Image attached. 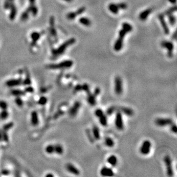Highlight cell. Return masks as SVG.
<instances>
[{
	"label": "cell",
	"instance_id": "obj_30",
	"mask_svg": "<svg viewBox=\"0 0 177 177\" xmlns=\"http://www.w3.org/2000/svg\"><path fill=\"white\" fill-rule=\"evenodd\" d=\"M10 8L11 9V13H10V18L11 20H13L15 18L16 14H17V9H16L15 6L13 5H11Z\"/></svg>",
	"mask_w": 177,
	"mask_h": 177
},
{
	"label": "cell",
	"instance_id": "obj_4",
	"mask_svg": "<svg viewBox=\"0 0 177 177\" xmlns=\"http://www.w3.org/2000/svg\"><path fill=\"white\" fill-rule=\"evenodd\" d=\"M164 161H165V165L166 167L167 175L169 177H172L174 175V171L172 166V162L170 156L169 155L165 156L164 158Z\"/></svg>",
	"mask_w": 177,
	"mask_h": 177
},
{
	"label": "cell",
	"instance_id": "obj_42",
	"mask_svg": "<svg viewBox=\"0 0 177 177\" xmlns=\"http://www.w3.org/2000/svg\"><path fill=\"white\" fill-rule=\"evenodd\" d=\"M28 17H29V11L27 10V11H24L23 13V14H22L21 19L23 21H25V20H27V19L28 18Z\"/></svg>",
	"mask_w": 177,
	"mask_h": 177
},
{
	"label": "cell",
	"instance_id": "obj_25",
	"mask_svg": "<svg viewBox=\"0 0 177 177\" xmlns=\"http://www.w3.org/2000/svg\"><path fill=\"white\" fill-rule=\"evenodd\" d=\"M9 116L8 109H2L1 110L0 112V119L1 120H6L8 118Z\"/></svg>",
	"mask_w": 177,
	"mask_h": 177
},
{
	"label": "cell",
	"instance_id": "obj_1",
	"mask_svg": "<svg viewBox=\"0 0 177 177\" xmlns=\"http://www.w3.org/2000/svg\"><path fill=\"white\" fill-rule=\"evenodd\" d=\"M132 26L128 23H124L122 24V29L119 32V37L114 44V50L116 52L120 51L122 49L123 41L126 35L132 30Z\"/></svg>",
	"mask_w": 177,
	"mask_h": 177
},
{
	"label": "cell",
	"instance_id": "obj_40",
	"mask_svg": "<svg viewBox=\"0 0 177 177\" xmlns=\"http://www.w3.org/2000/svg\"><path fill=\"white\" fill-rule=\"evenodd\" d=\"M169 23L170 24H171V25L173 26L175 24V18L174 17V16H172L171 14H169Z\"/></svg>",
	"mask_w": 177,
	"mask_h": 177
},
{
	"label": "cell",
	"instance_id": "obj_51",
	"mask_svg": "<svg viewBox=\"0 0 177 177\" xmlns=\"http://www.w3.org/2000/svg\"><path fill=\"white\" fill-rule=\"evenodd\" d=\"M169 1L171 3V4H175V3H176L177 0H169Z\"/></svg>",
	"mask_w": 177,
	"mask_h": 177
},
{
	"label": "cell",
	"instance_id": "obj_7",
	"mask_svg": "<svg viewBox=\"0 0 177 177\" xmlns=\"http://www.w3.org/2000/svg\"><path fill=\"white\" fill-rule=\"evenodd\" d=\"M123 81L120 76H116L115 79V92L118 95H120L123 93Z\"/></svg>",
	"mask_w": 177,
	"mask_h": 177
},
{
	"label": "cell",
	"instance_id": "obj_33",
	"mask_svg": "<svg viewBox=\"0 0 177 177\" xmlns=\"http://www.w3.org/2000/svg\"><path fill=\"white\" fill-rule=\"evenodd\" d=\"M48 102V99L45 96H41L38 101V104L41 106H44Z\"/></svg>",
	"mask_w": 177,
	"mask_h": 177
},
{
	"label": "cell",
	"instance_id": "obj_45",
	"mask_svg": "<svg viewBox=\"0 0 177 177\" xmlns=\"http://www.w3.org/2000/svg\"><path fill=\"white\" fill-rule=\"evenodd\" d=\"M24 92L27 93H33L34 92V88L30 85V86H27V87L25 89Z\"/></svg>",
	"mask_w": 177,
	"mask_h": 177
},
{
	"label": "cell",
	"instance_id": "obj_8",
	"mask_svg": "<svg viewBox=\"0 0 177 177\" xmlns=\"http://www.w3.org/2000/svg\"><path fill=\"white\" fill-rule=\"evenodd\" d=\"M161 46L162 48H166L167 51V56L171 58L173 56L174 44L172 42L169 41H163L161 42Z\"/></svg>",
	"mask_w": 177,
	"mask_h": 177
},
{
	"label": "cell",
	"instance_id": "obj_27",
	"mask_svg": "<svg viewBox=\"0 0 177 177\" xmlns=\"http://www.w3.org/2000/svg\"><path fill=\"white\" fill-rule=\"evenodd\" d=\"M45 151L48 154H53V153H55V145L54 144H49L45 147Z\"/></svg>",
	"mask_w": 177,
	"mask_h": 177
},
{
	"label": "cell",
	"instance_id": "obj_17",
	"mask_svg": "<svg viewBox=\"0 0 177 177\" xmlns=\"http://www.w3.org/2000/svg\"><path fill=\"white\" fill-rule=\"evenodd\" d=\"M153 9L152 8H148L147 9L143 11L142 12H141L139 15V18L142 21H144V20H147L148 18V16L153 11Z\"/></svg>",
	"mask_w": 177,
	"mask_h": 177
},
{
	"label": "cell",
	"instance_id": "obj_55",
	"mask_svg": "<svg viewBox=\"0 0 177 177\" xmlns=\"http://www.w3.org/2000/svg\"><path fill=\"white\" fill-rule=\"evenodd\" d=\"M9 1H13L14 0H9Z\"/></svg>",
	"mask_w": 177,
	"mask_h": 177
},
{
	"label": "cell",
	"instance_id": "obj_26",
	"mask_svg": "<svg viewBox=\"0 0 177 177\" xmlns=\"http://www.w3.org/2000/svg\"><path fill=\"white\" fill-rule=\"evenodd\" d=\"M104 143L107 147H114V144H115L114 140L109 137H107L105 138Z\"/></svg>",
	"mask_w": 177,
	"mask_h": 177
},
{
	"label": "cell",
	"instance_id": "obj_16",
	"mask_svg": "<svg viewBox=\"0 0 177 177\" xmlns=\"http://www.w3.org/2000/svg\"><path fill=\"white\" fill-rule=\"evenodd\" d=\"M66 169L67 171L70 172V173L72 174L75 175H80V171L76 167L72 164L69 163L67 164L66 166Z\"/></svg>",
	"mask_w": 177,
	"mask_h": 177
},
{
	"label": "cell",
	"instance_id": "obj_35",
	"mask_svg": "<svg viewBox=\"0 0 177 177\" xmlns=\"http://www.w3.org/2000/svg\"><path fill=\"white\" fill-rule=\"evenodd\" d=\"M13 127V123L12 122L8 123L6 124L5 125H4V126L3 127V131H5L8 132L9 130H11L12 127Z\"/></svg>",
	"mask_w": 177,
	"mask_h": 177
},
{
	"label": "cell",
	"instance_id": "obj_3",
	"mask_svg": "<svg viewBox=\"0 0 177 177\" xmlns=\"http://www.w3.org/2000/svg\"><path fill=\"white\" fill-rule=\"evenodd\" d=\"M74 65V62L72 60H64L58 64H51L46 67L49 69H61L71 68Z\"/></svg>",
	"mask_w": 177,
	"mask_h": 177
},
{
	"label": "cell",
	"instance_id": "obj_12",
	"mask_svg": "<svg viewBox=\"0 0 177 177\" xmlns=\"http://www.w3.org/2000/svg\"><path fill=\"white\" fill-rule=\"evenodd\" d=\"M119 111L121 113L124 114V115L128 116H131L134 115V111L132 109L128 107H116V112Z\"/></svg>",
	"mask_w": 177,
	"mask_h": 177
},
{
	"label": "cell",
	"instance_id": "obj_28",
	"mask_svg": "<svg viewBox=\"0 0 177 177\" xmlns=\"http://www.w3.org/2000/svg\"><path fill=\"white\" fill-rule=\"evenodd\" d=\"M30 7H29V8L28 9L27 11H29V12H31L32 14H33V16H36L37 14L38 13V9L37 7H36V5H34V4H33V5H30Z\"/></svg>",
	"mask_w": 177,
	"mask_h": 177
},
{
	"label": "cell",
	"instance_id": "obj_47",
	"mask_svg": "<svg viewBox=\"0 0 177 177\" xmlns=\"http://www.w3.org/2000/svg\"><path fill=\"white\" fill-rule=\"evenodd\" d=\"M1 174L4 175H8L9 174V171L8 170H3L2 171H1Z\"/></svg>",
	"mask_w": 177,
	"mask_h": 177
},
{
	"label": "cell",
	"instance_id": "obj_46",
	"mask_svg": "<svg viewBox=\"0 0 177 177\" xmlns=\"http://www.w3.org/2000/svg\"><path fill=\"white\" fill-rule=\"evenodd\" d=\"M170 129L171 131L172 132H173L174 133H177V126L175 124H173V123L171 124V127H170Z\"/></svg>",
	"mask_w": 177,
	"mask_h": 177
},
{
	"label": "cell",
	"instance_id": "obj_2",
	"mask_svg": "<svg viewBox=\"0 0 177 177\" xmlns=\"http://www.w3.org/2000/svg\"><path fill=\"white\" fill-rule=\"evenodd\" d=\"M76 40L74 38H71V39H69L66 41L64 42L61 45H60L57 48L53 49L52 50V56L55 57H58L60 55H63L64 53V52L66 51L67 48L71 46V45L74 44Z\"/></svg>",
	"mask_w": 177,
	"mask_h": 177
},
{
	"label": "cell",
	"instance_id": "obj_14",
	"mask_svg": "<svg viewBox=\"0 0 177 177\" xmlns=\"http://www.w3.org/2000/svg\"><path fill=\"white\" fill-rule=\"evenodd\" d=\"M30 123L33 126H37L39 124V115L37 111H32L30 114Z\"/></svg>",
	"mask_w": 177,
	"mask_h": 177
},
{
	"label": "cell",
	"instance_id": "obj_11",
	"mask_svg": "<svg viewBox=\"0 0 177 177\" xmlns=\"http://www.w3.org/2000/svg\"><path fill=\"white\" fill-rule=\"evenodd\" d=\"M81 107V103L79 102H76L69 109L68 114L71 117H74L77 114L80 108Z\"/></svg>",
	"mask_w": 177,
	"mask_h": 177
},
{
	"label": "cell",
	"instance_id": "obj_29",
	"mask_svg": "<svg viewBox=\"0 0 177 177\" xmlns=\"http://www.w3.org/2000/svg\"><path fill=\"white\" fill-rule=\"evenodd\" d=\"M99 120L101 125L103 126H107L108 123L107 118L106 115H105L104 114L103 115H102V116L99 117Z\"/></svg>",
	"mask_w": 177,
	"mask_h": 177
},
{
	"label": "cell",
	"instance_id": "obj_23",
	"mask_svg": "<svg viewBox=\"0 0 177 177\" xmlns=\"http://www.w3.org/2000/svg\"><path fill=\"white\" fill-rule=\"evenodd\" d=\"M79 21L80 24L86 26V27H90L91 25V21L87 17H81V18H79Z\"/></svg>",
	"mask_w": 177,
	"mask_h": 177
},
{
	"label": "cell",
	"instance_id": "obj_50",
	"mask_svg": "<svg viewBox=\"0 0 177 177\" xmlns=\"http://www.w3.org/2000/svg\"><path fill=\"white\" fill-rule=\"evenodd\" d=\"M29 2H30V5H33V4H35L36 2V0H29Z\"/></svg>",
	"mask_w": 177,
	"mask_h": 177
},
{
	"label": "cell",
	"instance_id": "obj_52",
	"mask_svg": "<svg viewBox=\"0 0 177 177\" xmlns=\"http://www.w3.org/2000/svg\"><path fill=\"white\" fill-rule=\"evenodd\" d=\"M0 141H2V131H0Z\"/></svg>",
	"mask_w": 177,
	"mask_h": 177
},
{
	"label": "cell",
	"instance_id": "obj_39",
	"mask_svg": "<svg viewBox=\"0 0 177 177\" xmlns=\"http://www.w3.org/2000/svg\"><path fill=\"white\" fill-rule=\"evenodd\" d=\"M176 11V6H174V7H172V8L169 9H168L167 11H165V14H165V15H167V16H169V14H171L172 13L174 12V11Z\"/></svg>",
	"mask_w": 177,
	"mask_h": 177
},
{
	"label": "cell",
	"instance_id": "obj_19",
	"mask_svg": "<svg viewBox=\"0 0 177 177\" xmlns=\"http://www.w3.org/2000/svg\"><path fill=\"white\" fill-rule=\"evenodd\" d=\"M108 9L112 13L114 14H118L119 11V9L118 8V4L115 3H111L108 5Z\"/></svg>",
	"mask_w": 177,
	"mask_h": 177
},
{
	"label": "cell",
	"instance_id": "obj_36",
	"mask_svg": "<svg viewBox=\"0 0 177 177\" xmlns=\"http://www.w3.org/2000/svg\"><path fill=\"white\" fill-rule=\"evenodd\" d=\"M8 104L4 100H0V109H8Z\"/></svg>",
	"mask_w": 177,
	"mask_h": 177
},
{
	"label": "cell",
	"instance_id": "obj_5",
	"mask_svg": "<svg viewBox=\"0 0 177 177\" xmlns=\"http://www.w3.org/2000/svg\"><path fill=\"white\" fill-rule=\"evenodd\" d=\"M151 148V143L148 140H144L140 148V153L143 155H147L150 153Z\"/></svg>",
	"mask_w": 177,
	"mask_h": 177
},
{
	"label": "cell",
	"instance_id": "obj_53",
	"mask_svg": "<svg viewBox=\"0 0 177 177\" xmlns=\"http://www.w3.org/2000/svg\"><path fill=\"white\" fill-rule=\"evenodd\" d=\"M46 177H53V175L51 174H48L46 175Z\"/></svg>",
	"mask_w": 177,
	"mask_h": 177
},
{
	"label": "cell",
	"instance_id": "obj_9",
	"mask_svg": "<svg viewBox=\"0 0 177 177\" xmlns=\"http://www.w3.org/2000/svg\"><path fill=\"white\" fill-rule=\"evenodd\" d=\"M155 123L158 126L164 127L171 125L173 122L170 118H158L155 120Z\"/></svg>",
	"mask_w": 177,
	"mask_h": 177
},
{
	"label": "cell",
	"instance_id": "obj_49",
	"mask_svg": "<svg viewBox=\"0 0 177 177\" xmlns=\"http://www.w3.org/2000/svg\"><path fill=\"white\" fill-rule=\"evenodd\" d=\"M100 88H96V90H95L94 94L96 95V96H97L98 95H99V93H100Z\"/></svg>",
	"mask_w": 177,
	"mask_h": 177
},
{
	"label": "cell",
	"instance_id": "obj_44",
	"mask_svg": "<svg viewBox=\"0 0 177 177\" xmlns=\"http://www.w3.org/2000/svg\"><path fill=\"white\" fill-rule=\"evenodd\" d=\"M86 9L85 7H81V8H80L79 9H78L77 10V11H75V13H76V14L77 16H79L80 15V14H81L82 13H83L86 11Z\"/></svg>",
	"mask_w": 177,
	"mask_h": 177
},
{
	"label": "cell",
	"instance_id": "obj_48",
	"mask_svg": "<svg viewBox=\"0 0 177 177\" xmlns=\"http://www.w3.org/2000/svg\"><path fill=\"white\" fill-rule=\"evenodd\" d=\"M11 4L9 2V1H5V4H4V6L6 9H8V8H10L11 7Z\"/></svg>",
	"mask_w": 177,
	"mask_h": 177
},
{
	"label": "cell",
	"instance_id": "obj_10",
	"mask_svg": "<svg viewBox=\"0 0 177 177\" xmlns=\"http://www.w3.org/2000/svg\"><path fill=\"white\" fill-rule=\"evenodd\" d=\"M5 84L8 87L15 88L23 84V80L20 79H11L7 80Z\"/></svg>",
	"mask_w": 177,
	"mask_h": 177
},
{
	"label": "cell",
	"instance_id": "obj_43",
	"mask_svg": "<svg viewBox=\"0 0 177 177\" xmlns=\"http://www.w3.org/2000/svg\"><path fill=\"white\" fill-rule=\"evenodd\" d=\"M104 114V113L103 110L100 109V108L96 109L95 112V114L96 116L98 118H99L100 116H102V115H103Z\"/></svg>",
	"mask_w": 177,
	"mask_h": 177
},
{
	"label": "cell",
	"instance_id": "obj_21",
	"mask_svg": "<svg viewBox=\"0 0 177 177\" xmlns=\"http://www.w3.org/2000/svg\"><path fill=\"white\" fill-rule=\"evenodd\" d=\"M107 162L111 166L115 167L116 166L117 163H118V158L115 155L109 156L107 159Z\"/></svg>",
	"mask_w": 177,
	"mask_h": 177
},
{
	"label": "cell",
	"instance_id": "obj_31",
	"mask_svg": "<svg viewBox=\"0 0 177 177\" xmlns=\"http://www.w3.org/2000/svg\"><path fill=\"white\" fill-rule=\"evenodd\" d=\"M32 83V81H31V79H30V76L29 75V73H27L26 74V76L25 79L23 81V84L26 85V86H30L31 85Z\"/></svg>",
	"mask_w": 177,
	"mask_h": 177
},
{
	"label": "cell",
	"instance_id": "obj_54",
	"mask_svg": "<svg viewBox=\"0 0 177 177\" xmlns=\"http://www.w3.org/2000/svg\"><path fill=\"white\" fill-rule=\"evenodd\" d=\"M63 1H66V2H71V1H72L73 0H63Z\"/></svg>",
	"mask_w": 177,
	"mask_h": 177
},
{
	"label": "cell",
	"instance_id": "obj_13",
	"mask_svg": "<svg viewBox=\"0 0 177 177\" xmlns=\"http://www.w3.org/2000/svg\"><path fill=\"white\" fill-rule=\"evenodd\" d=\"M158 18L159 19V20H160V24H161L162 27L163 28L165 33L166 34H169L170 33L169 28V27H168L166 21H165V17H164L163 14H159L158 16Z\"/></svg>",
	"mask_w": 177,
	"mask_h": 177
},
{
	"label": "cell",
	"instance_id": "obj_22",
	"mask_svg": "<svg viewBox=\"0 0 177 177\" xmlns=\"http://www.w3.org/2000/svg\"><path fill=\"white\" fill-rule=\"evenodd\" d=\"M25 93V92H24V91L19 90V89L14 88L11 91V95L14 96L15 97H17V96H21V97L22 96L24 95Z\"/></svg>",
	"mask_w": 177,
	"mask_h": 177
},
{
	"label": "cell",
	"instance_id": "obj_41",
	"mask_svg": "<svg viewBox=\"0 0 177 177\" xmlns=\"http://www.w3.org/2000/svg\"><path fill=\"white\" fill-rule=\"evenodd\" d=\"M117 4H118V8H119V9L125 10L127 8V5L125 2H120Z\"/></svg>",
	"mask_w": 177,
	"mask_h": 177
},
{
	"label": "cell",
	"instance_id": "obj_18",
	"mask_svg": "<svg viewBox=\"0 0 177 177\" xmlns=\"http://www.w3.org/2000/svg\"><path fill=\"white\" fill-rule=\"evenodd\" d=\"M96 95L94 93H92L91 92L87 93V102H88L89 104L92 106H94L96 105Z\"/></svg>",
	"mask_w": 177,
	"mask_h": 177
},
{
	"label": "cell",
	"instance_id": "obj_24",
	"mask_svg": "<svg viewBox=\"0 0 177 177\" xmlns=\"http://www.w3.org/2000/svg\"><path fill=\"white\" fill-rule=\"evenodd\" d=\"M64 153L63 147L60 144H55V153L58 155H61Z\"/></svg>",
	"mask_w": 177,
	"mask_h": 177
},
{
	"label": "cell",
	"instance_id": "obj_34",
	"mask_svg": "<svg viewBox=\"0 0 177 177\" xmlns=\"http://www.w3.org/2000/svg\"><path fill=\"white\" fill-rule=\"evenodd\" d=\"M15 103L17 106L20 107L23 106V104H24V102L22 100L21 96H17V97H16Z\"/></svg>",
	"mask_w": 177,
	"mask_h": 177
},
{
	"label": "cell",
	"instance_id": "obj_6",
	"mask_svg": "<svg viewBox=\"0 0 177 177\" xmlns=\"http://www.w3.org/2000/svg\"><path fill=\"white\" fill-rule=\"evenodd\" d=\"M115 124L118 130L122 131L124 129V122L123 119L122 114L119 111H117L115 116Z\"/></svg>",
	"mask_w": 177,
	"mask_h": 177
},
{
	"label": "cell",
	"instance_id": "obj_32",
	"mask_svg": "<svg viewBox=\"0 0 177 177\" xmlns=\"http://www.w3.org/2000/svg\"><path fill=\"white\" fill-rule=\"evenodd\" d=\"M40 34L38 32H33V33L31 34V38L33 40V42H35L36 43V42L39 40V39H40Z\"/></svg>",
	"mask_w": 177,
	"mask_h": 177
},
{
	"label": "cell",
	"instance_id": "obj_15",
	"mask_svg": "<svg viewBox=\"0 0 177 177\" xmlns=\"http://www.w3.org/2000/svg\"><path fill=\"white\" fill-rule=\"evenodd\" d=\"M100 175L103 177H112L114 175V173L112 169L104 166L100 170Z\"/></svg>",
	"mask_w": 177,
	"mask_h": 177
},
{
	"label": "cell",
	"instance_id": "obj_38",
	"mask_svg": "<svg viewBox=\"0 0 177 177\" xmlns=\"http://www.w3.org/2000/svg\"><path fill=\"white\" fill-rule=\"evenodd\" d=\"M116 112V106H112L107 110V114L108 115H111L114 112Z\"/></svg>",
	"mask_w": 177,
	"mask_h": 177
},
{
	"label": "cell",
	"instance_id": "obj_20",
	"mask_svg": "<svg viewBox=\"0 0 177 177\" xmlns=\"http://www.w3.org/2000/svg\"><path fill=\"white\" fill-rule=\"evenodd\" d=\"M92 135L95 139L99 140L100 139V130L96 126H93L92 128Z\"/></svg>",
	"mask_w": 177,
	"mask_h": 177
},
{
	"label": "cell",
	"instance_id": "obj_37",
	"mask_svg": "<svg viewBox=\"0 0 177 177\" xmlns=\"http://www.w3.org/2000/svg\"><path fill=\"white\" fill-rule=\"evenodd\" d=\"M77 15L76 14L75 11L74 12H69L67 14V18L69 20H73L76 18Z\"/></svg>",
	"mask_w": 177,
	"mask_h": 177
}]
</instances>
